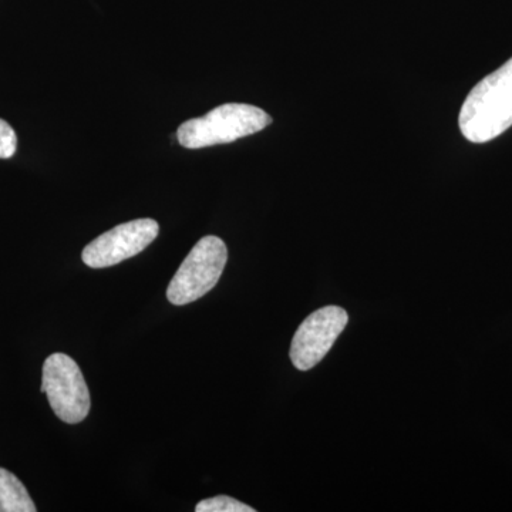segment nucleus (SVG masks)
I'll return each mask as SVG.
<instances>
[{"instance_id": "obj_8", "label": "nucleus", "mask_w": 512, "mask_h": 512, "mask_svg": "<svg viewBox=\"0 0 512 512\" xmlns=\"http://www.w3.org/2000/svg\"><path fill=\"white\" fill-rule=\"evenodd\" d=\"M197 512H255L249 505L228 497V495H218V497L208 498L201 501L195 507Z\"/></svg>"}, {"instance_id": "obj_7", "label": "nucleus", "mask_w": 512, "mask_h": 512, "mask_svg": "<svg viewBox=\"0 0 512 512\" xmlns=\"http://www.w3.org/2000/svg\"><path fill=\"white\" fill-rule=\"evenodd\" d=\"M0 512H36L25 485L5 468H0Z\"/></svg>"}, {"instance_id": "obj_1", "label": "nucleus", "mask_w": 512, "mask_h": 512, "mask_svg": "<svg viewBox=\"0 0 512 512\" xmlns=\"http://www.w3.org/2000/svg\"><path fill=\"white\" fill-rule=\"evenodd\" d=\"M458 126L471 143L494 140L512 126V57L468 94Z\"/></svg>"}, {"instance_id": "obj_6", "label": "nucleus", "mask_w": 512, "mask_h": 512, "mask_svg": "<svg viewBox=\"0 0 512 512\" xmlns=\"http://www.w3.org/2000/svg\"><path fill=\"white\" fill-rule=\"evenodd\" d=\"M158 232L160 225L151 218L117 225L83 249V262L94 269L120 264L143 252L158 237Z\"/></svg>"}, {"instance_id": "obj_2", "label": "nucleus", "mask_w": 512, "mask_h": 512, "mask_svg": "<svg viewBox=\"0 0 512 512\" xmlns=\"http://www.w3.org/2000/svg\"><path fill=\"white\" fill-rule=\"evenodd\" d=\"M271 123L272 117L259 107L228 103L205 116L185 121L178 127L177 137L181 146L197 150L234 143L239 138L259 133Z\"/></svg>"}, {"instance_id": "obj_3", "label": "nucleus", "mask_w": 512, "mask_h": 512, "mask_svg": "<svg viewBox=\"0 0 512 512\" xmlns=\"http://www.w3.org/2000/svg\"><path fill=\"white\" fill-rule=\"evenodd\" d=\"M227 261V245L221 238L208 235L200 239L171 279L168 301L183 306L207 295L220 281Z\"/></svg>"}, {"instance_id": "obj_9", "label": "nucleus", "mask_w": 512, "mask_h": 512, "mask_svg": "<svg viewBox=\"0 0 512 512\" xmlns=\"http://www.w3.org/2000/svg\"><path fill=\"white\" fill-rule=\"evenodd\" d=\"M18 148V136L5 120L0 119V158L15 156Z\"/></svg>"}, {"instance_id": "obj_5", "label": "nucleus", "mask_w": 512, "mask_h": 512, "mask_svg": "<svg viewBox=\"0 0 512 512\" xmlns=\"http://www.w3.org/2000/svg\"><path fill=\"white\" fill-rule=\"evenodd\" d=\"M348 322V313L340 306H325L311 313L293 336L289 352L292 365L301 372L318 365L328 355Z\"/></svg>"}, {"instance_id": "obj_4", "label": "nucleus", "mask_w": 512, "mask_h": 512, "mask_svg": "<svg viewBox=\"0 0 512 512\" xmlns=\"http://www.w3.org/2000/svg\"><path fill=\"white\" fill-rule=\"evenodd\" d=\"M42 392L46 393L56 416L67 424L82 423L92 407L82 370L64 353L47 357L43 365Z\"/></svg>"}]
</instances>
